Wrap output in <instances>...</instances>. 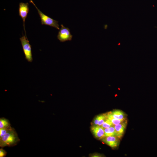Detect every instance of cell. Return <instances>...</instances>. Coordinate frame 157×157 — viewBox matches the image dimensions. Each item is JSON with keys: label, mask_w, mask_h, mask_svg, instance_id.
<instances>
[{"label": "cell", "mask_w": 157, "mask_h": 157, "mask_svg": "<svg viewBox=\"0 0 157 157\" xmlns=\"http://www.w3.org/2000/svg\"><path fill=\"white\" fill-rule=\"evenodd\" d=\"M20 140L15 129L12 128L3 136L0 138V147H13L16 145Z\"/></svg>", "instance_id": "obj_1"}, {"label": "cell", "mask_w": 157, "mask_h": 157, "mask_svg": "<svg viewBox=\"0 0 157 157\" xmlns=\"http://www.w3.org/2000/svg\"><path fill=\"white\" fill-rule=\"evenodd\" d=\"M30 2L32 3L37 9L38 13L40 18L41 23L42 25L49 26L53 27L58 30L60 29L58 21L51 18L44 14L37 7L32 0H31Z\"/></svg>", "instance_id": "obj_2"}, {"label": "cell", "mask_w": 157, "mask_h": 157, "mask_svg": "<svg viewBox=\"0 0 157 157\" xmlns=\"http://www.w3.org/2000/svg\"><path fill=\"white\" fill-rule=\"evenodd\" d=\"M25 59L29 62L33 60L31 50V46L26 36L23 35L20 38Z\"/></svg>", "instance_id": "obj_3"}, {"label": "cell", "mask_w": 157, "mask_h": 157, "mask_svg": "<svg viewBox=\"0 0 157 157\" xmlns=\"http://www.w3.org/2000/svg\"><path fill=\"white\" fill-rule=\"evenodd\" d=\"M61 26L57 36L58 39L62 42L72 40L73 35L71 34L69 28L62 24Z\"/></svg>", "instance_id": "obj_4"}, {"label": "cell", "mask_w": 157, "mask_h": 157, "mask_svg": "<svg viewBox=\"0 0 157 157\" xmlns=\"http://www.w3.org/2000/svg\"><path fill=\"white\" fill-rule=\"evenodd\" d=\"M29 11V8L28 3H25L20 2L19 3V15L21 17L23 21L24 28L26 36V35L25 29V22Z\"/></svg>", "instance_id": "obj_5"}, {"label": "cell", "mask_w": 157, "mask_h": 157, "mask_svg": "<svg viewBox=\"0 0 157 157\" xmlns=\"http://www.w3.org/2000/svg\"><path fill=\"white\" fill-rule=\"evenodd\" d=\"M118 138L115 136H110L103 138V140L107 144L112 148H115L119 144Z\"/></svg>", "instance_id": "obj_6"}, {"label": "cell", "mask_w": 157, "mask_h": 157, "mask_svg": "<svg viewBox=\"0 0 157 157\" xmlns=\"http://www.w3.org/2000/svg\"><path fill=\"white\" fill-rule=\"evenodd\" d=\"M91 131L95 137L99 139L105 137L104 129L101 126L93 125Z\"/></svg>", "instance_id": "obj_7"}, {"label": "cell", "mask_w": 157, "mask_h": 157, "mask_svg": "<svg viewBox=\"0 0 157 157\" xmlns=\"http://www.w3.org/2000/svg\"><path fill=\"white\" fill-rule=\"evenodd\" d=\"M126 121L121 123L115 125L114 128L117 133V137L120 138L124 133L126 126Z\"/></svg>", "instance_id": "obj_8"}, {"label": "cell", "mask_w": 157, "mask_h": 157, "mask_svg": "<svg viewBox=\"0 0 157 157\" xmlns=\"http://www.w3.org/2000/svg\"><path fill=\"white\" fill-rule=\"evenodd\" d=\"M109 113L114 118L123 120H125L124 114L120 110H116L113 112H110Z\"/></svg>", "instance_id": "obj_9"}, {"label": "cell", "mask_w": 157, "mask_h": 157, "mask_svg": "<svg viewBox=\"0 0 157 157\" xmlns=\"http://www.w3.org/2000/svg\"><path fill=\"white\" fill-rule=\"evenodd\" d=\"M12 128L9 121L8 119L3 117L0 118V129H10Z\"/></svg>", "instance_id": "obj_10"}, {"label": "cell", "mask_w": 157, "mask_h": 157, "mask_svg": "<svg viewBox=\"0 0 157 157\" xmlns=\"http://www.w3.org/2000/svg\"><path fill=\"white\" fill-rule=\"evenodd\" d=\"M104 130L105 137L110 136H117V133L114 126L109 128H104Z\"/></svg>", "instance_id": "obj_11"}, {"label": "cell", "mask_w": 157, "mask_h": 157, "mask_svg": "<svg viewBox=\"0 0 157 157\" xmlns=\"http://www.w3.org/2000/svg\"><path fill=\"white\" fill-rule=\"evenodd\" d=\"M107 115L108 118L111 122L114 125L121 123L126 121L114 118L109 113Z\"/></svg>", "instance_id": "obj_12"}, {"label": "cell", "mask_w": 157, "mask_h": 157, "mask_svg": "<svg viewBox=\"0 0 157 157\" xmlns=\"http://www.w3.org/2000/svg\"><path fill=\"white\" fill-rule=\"evenodd\" d=\"M107 114H102L96 116L93 121L94 126L97 125L99 121L102 119L107 116Z\"/></svg>", "instance_id": "obj_13"}, {"label": "cell", "mask_w": 157, "mask_h": 157, "mask_svg": "<svg viewBox=\"0 0 157 157\" xmlns=\"http://www.w3.org/2000/svg\"><path fill=\"white\" fill-rule=\"evenodd\" d=\"M111 122L107 118L106 120L103 124L101 126L103 128H109L113 126Z\"/></svg>", "instance_id": "obj_14"}, {"label": "cell", "mask_w": 157, "mask_h": 157, "mask_svg": "<svg viewBox=\"0 0 157 157\" xmlns=\"http://www.w3.org/2000/svg\"><path fill=\"white\" fill-rule=\"evenodd\" d=\"M12 129H10L4 128L0 129V138L3 136Z\"/></svg>", "instance_id": "obj_15"}, {"label": "cell", "mask_w": 157, "mask_h": 157, "mask_svg": "<svg viewBox=\"0 0 157 157\" xmlns=\"http://www.w3.org/2000/svg\"><path fill=\"white\" fill-rule=\"evenodd\" d=\"M7 152L5 150L1 148L0 149V157H4L6 156Z\"/></svg>", "instance_id": "obj_16"}]
</instances>
